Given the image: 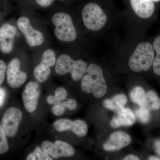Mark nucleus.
Returning a JSON list of instances; mask_svg holds the SVG:
<instances>
[{"label": "nucleus", "instance_id": "f257e3e1", "mask_svg": "<svg viewBox=\"0 0 160 160\" xmlns=\"http://www.w3.org/2000/svg\"><path fill=\"white\" fill-rule=\"evenodd\" d=\"M154 57V49L150 43H140L129 58V68L135 72L147 71L152 65Z\"/></svg>", "mask_w": 160, "mask_h": 160}, {"label": "nucleus", "instance_id": "f03ea898", "mask_svg": "<svg viewBox=\"0 0 160 160\" xmlns=\"http://www.w3.org/2000/svg\"><path fill=\"white\" fill-rule=\"evenodd\" d=\"M52 21L55 26L54 34L58 39L64 42H72L76 40L77 33L69 14L58 12L52 17Z\"/></svg>", "mask_w": 160, "mask_h": 160}, {"label": "nucleus", "instance_id": "7ed1b4c3", "mask_svg": "<svg viewBox=\"0 0 160 160\" xmlns=\"http://www.w3.org/2000/svg\"><path fill=\"white\" fill-rule=\"evenodd\" d=\"M82 17L85 26L91 31H97L106 25L107 17L102 8L96 3L86 4L82 11Z\"/></svg>", "mask_w": 160, "mask_h": 160}, {"label": "nucleus", "instance_id": "20e7f679", "mask_svg": "<svg viewBox=\"0 0 160 160\" xmlns=\"http://www.w3.org/2000/svg\"><path fill=\"white\" fill-rule=\"evenodd\" d=\"M18 28L25 36L29 46L35 47L41 46L44 41V37L41 31L34 29L31 25L29 19L22 17L17 21Z\"/></svg>", "mask_w": 160, "mask_h": 160}, {"label": "nucleus", "instance_id": "39448f33", "mask_svg": "<svg viewBox=\"0 0 160 160\" xmlns=\"http://www.w3.org/2000/svg\"><path fill=\"white\" fill-rule=\"evenodd\" d=\"M22 118V111L18 108L11 107L6 110L2 119V126L7 136L15 135Z\"/></svg>", "mask_w": 160, "mask_h": 160}, {"label": "nucleus", "instance_id": "423d86ee", "mask_svg": "<svg viewBox=\"0 0 160 160\" xmlns=\"http://www.w3.org/2000/svg\"><path fill=\"white\" fill-rule=\"evenodd\" d=\"M42 148L45 152L54 158L70 157L75 154V149L68 143L62 141H56L54 143L48 141L43 142Z\"/></svg>", "mask_w": 160, "mask_h": 160}, {"label": "nucleus", "instance_id": "0eeeda50", "mask_svg": "<svg viewBox=\"0 0 160 160\" xmlns=\"http://www.w3.org/2000/svg\"><path fill=\"white\" fill-rule=\"evenodd\" d=\"M87 72L92 80L93 95L96 98L102 97L107 92V86L102 69L96 64H92L88 67Z\"/></svg>", "mask_w": 160, "mask_h": 160}, {"label": "nucleus", "instance_id": "6e6552de", "mask_svg": "<svg viewBox=\"0 0 160 160\" xmlns=\"http://www.w3.org/2000/svg\"><path fill=\"white\" fill-rule=\"evenodd\" d=\"M21 62L19 59L13 58L9 62L7 68V80L8 84L12 88L22 86L26 82L27 76L26 72L20 70Z\"/></svg>", "mask_w": 160, "mask_h": 160}, {"label": "nucleus", "instance_id": "1a4fd4ad", "mask_svg": "<svg viewBox=\"0 0 160 160\" xmlns=\"http://www.w3.org/2000/svg\"><path fill=\"white\" fill-rule=\"evenodd\" d=\"M39 86L36 82H29L23 92L22 100L24 107L29 112H34L37 108L40 96Z\"/></svg>", "mask_w": 160, "mask_h": 160}, {"label": "nucleus", "instance_id": "9d476101", "mask_svg": "<svg viewBox=\"0 0 160 160\" xmlns=\"http://www.w3.org/2000/svg\"><path fill=\"white\" fill-rule=\"evenodd\" d=\"M131 141V138L129 134L123 132H116L104 143L103 148L106 151H116L128 146Z\"/></svg>", "mask_w": 160, "mask_h": 160}, {"label": "nucleus", "instance_id": "9b49d317", "mask_svg": "<svg viewBox=\"0 0 160 160\" xmlns=\"http://www.w3.org/2000/svg\"><path fill=\"white\" fill-rule=\"evenodd\" d=\"M16 33V28L10 24H4L0 28V49L4 53H9L12 50Z\"/></svg>", "mask_w": 160, "mask_h": 160}, {"label": "nucleus", "instance_id": "f8f14e48", "mask_svg": "<svg viewBox=\"0 0 160 160\" xmlns=\"http://www.w3.org/2000/svg\"><path fill=\"white\" fill-rule=\"evenodd\" d=\"M133 11L142 18H150L153 14L155 6L153 0H130Z\"/></svg>", "mask_w": 160, "mask_h": 160}, {"label": "nucleus", "instance_id": "ddd939ff", "mask_svg": "<svg viewBox=\"0 0 160 160\" xmlns=\"http://www.w3.org/2000/svg\"><path fill=\"white\" fill-rule=\"evenodd\" d=\"M117 113V115L112 118L110 122V125L113 128L131 126L135 122V116L131 109L123 108Z\"/></svg>", "mask_w": 160, "mask_h": 160}, {"label": "nucleus", "instance_id": "4468645a", "mask_svg": "<svg viewBox=\"0 0 160 160\" xmlns=\"http://www.w3.org/2000/svg\"><path fill=\"white\" fill-rule=\"evenodd\" d=\"M75 61L67 54H61L56 62V72L58 75H65L71 72L74 68Z\"/></svg>", "mask_w": 160, "mask_h": 160}, {"label": "nucleus", "instance_id": "2eb2a0df", "mask_svg": "<svg viewBox=\"0 0 160 160\" xmlns=\"http://www.w3.org/2000/svg\"><path fill=\"white\" fill-rule=\"evenodd\" d=\"M130 97L132 101L140 107H146V94L142 87L137 86L133 88L130 92Z\"/></svg>", "mask_w": 160, "mask_h": 160}, {"label": "nucleus", "instance_id": "dca6fc26", "mask_svg": "<svg viewBox=\"0 0 160 160\" xmlns=\"http://www.w3.org/2000/svg\"><path fill=\"white\" fill-rule=\"evenodd\" d=\"M87 68L88 65L86 62L82 60H75L74 68L70 72L72 79L79 81L87 72Z\"/></svg>", "mask_w": 160, "mask_h": 160}, {"label": "nucleus", "instance_id": "f3484780", "mask_svg": "<svg viewBox=\"0 0 160 160\" xmlns=\"http://www.w3.org/2000/svg\"><path fill=\"white\" fill-rule=\"evenodd\" d=\"M51 72L50 68L40 62L35 68L33 74L35 78L41 83H43L48 79Z\"/></svg>", "mask_w": 160, "mask_h": 160}, {"label": "nucleus", "instance_id": "a211bd4d", "mask_svg": "<svg viewBox=\"0 0 160 160\" xmlns=\"http://www.w3.org/2000/svg\"><path fill=\"white\" fill-rule=\"evenodd\" d=\"M152 47L157 53L152 63L153 71L156 74L160 76V36L155 38Z\"/></svg>", "mask_w": 160, "mask_h": 160}, {"label": "nucleus", "instance_id": "6ab92c4d", "mask_svg": "<svg viewBox=\"0 0 160 160\" xmlns=\"http://www.w3.org/2000/svg\"><path fill=\"white\" fill-rule=\"evenodd\" d=\"M71 131L79 137H83L87 133L88 126L82 120H76L72 122Z\"/></svg>", "mask_w": 160, "mask_h": 160}, {"label": "nucleus", "instance_id": "aec40b11", "mask_svg": "<svg viewBox=\"0 0 160 160\" xmlns=\"http://www.w3.org/2000/svg\"><path fill=\"white\" fill-rule=\"evenodd\" d=\"M146 101V107L149 110H157L160 109V99L154 92L150 91L147 92Z\"/></svg>", "mask_w": 160, "mask_h": 160}, {"label": "nucleus", "instance_id": "412c9836", "mask_svg": "<svg viewBox=\"0 0 160 160\" xmlns=\"http://www.w3.org/2000/svg\"><path fill=\"white\" fill-rule=\"evenodd\" d=\"M56 62V54L53 50L48 49L43 52L41 63L50 68L54 66Z\"/></svg>", "mask_w": 160, "mask_h": 160}, {"label": "nucleus", "instance_id": "4be33fe9", "mask_svg": "<svg viewBox=\"0 0 160 160\" xmlns=\"http://www.w3.org/2000/svg\"><path fill=\"white\" fill-rule=\"evenodd\" d=\"M27 160H52L48 153L42 150L39 147H37L33 152L29 153L27 158Z\"/></svg>", "mask_w": 160, "mask_h": 160}, {"label": "nucleus", "instance_id": "5701e85b", "mask_svg": "<svg viewBox=\"0 0 160 160\" xmlns=\"http://www.w3.org/2000/svg\"><path fill=\"white\" fill-rule=\"evenodd\" d=\"M72 122L68 119H62L55 121L53 126L54 129L58 132L71 130Z\"/></svg>", "mask_w": 160, "mask_h": 160}, {"label": "nucleus", "instance_id": "b1692460", "mask_svg": "<svg viewBox=\"0 0 160 160\" xmlns=\"http://www.w3.org/2000/svg\"><path fill=\"white\" fill-rule=\"evenodd\" d=\"M81 89L83 92L90 93L93 91V84L91 76L89 74L86 75L82 79L81 82Z\"/></svg>", "mask_w": 160, "mask_h": 160}, {"label": "nucleus", "instance_id": "393cba45", "mask_svg": "<svg viewBox=\"0 0 160 160\" xmlns=\"http://www.w3.org/2000/svg\"><path fill=\"white\" fill-rule=\"evenodd\" d=\"M135 114L140 121L143 123L148 122L150 118L149 109L146 107H140V108L136 110Z\"/></svg>", "mask_w": 160, "mask_h": 160}, {"label": "nucleus", "instance_id": "a878e982", "mask_svg": "<svg viewBox=\"0 0 160 160\" xmlns=\"http://www.w3.org/2000/svg\"><path fill=\"white\" fill-rule=\"evenodd\" d=\"M9 146L6 137V132L0 125V154H4L9 150Z\"/></svg>", "mask_w": 160, "mask_h": 160}, {"label": "nucleus", "instance_id": "bb28decb", "mask_svg": "<svg viewBox=\"0 0 160 160\" xmlns=\"http://www.w3.org/2000/svg\"><path fill=\"white\" fill-rule=\"evenodd\" d=\"M117 107L119 109L124 108V106L127 103V99L125 94H120L117 95L111 99Z\"/></svg>", "mask_w": 160, "mask_h": 160}, {"label": "nucleus", "instance_id": "cd10ccee", "mask_svg": "<svg viewBox=\"0 0 160 160\" xmlns=\"http://www.w3.org/2000/svg\"><path fill=\"white\" fill-rule=\"evenodd\" d=\"M52 112L56 116H61L66 111V107L63 105V103L56 104L52 108Z\"/></svg>", "mask_w": 160, "mask_h": 160}, {"label": "nucleus", "instance_id": "c85d7f7f", "mask_svg": "<svg viewBox=\"0 0 160 160\" xmlns=\"http://www.w3.org/2000/svg\"><path fill=\"white\" fill-rule=\"evenodd\" d=\"M103 105L105 108L116 112H118L121 110L114 105V103L112 102V100L109 99L104 100L103 102Z\"/></svg>", "mask_w": 160, "mask_h": 160}, {"label": "nucleus", "instance_id": "c756f323", "mask_svg": "<svg viewBox=\"0 0 160 160\" xmlns=\"http://www.w3.org/2000/svg\"><path fill=\"white\" fill-rule=\"evenodd\" d=\"M67 92L65 88L59 87L56 90L55 96L60 101L65 99L67 96Z\"/></svg>", "mask_w": 160, "mask_h": 160}, {"label": "nucleus", "instance_id": "7c9ffc66", "mask_svg": "<svg viewBox=\"0 0 160 160\" xmlns=\"http://www.w3.org/2000/svg\"><path fill=\"white\" fill-rule=\"evenodd\" d=\"M7 66L4 61L0 60V86L4 82L5 80Z\"/></svg>", "mask_w": 160, "mask_h": 160}, {"label": "nucleus", "instance_id": "2f4dec72", "mask_svg": "<svg viewBox=\"0 0 160 160\" xmlns=\"http://www.w3.org/2000/svg\"><path fill=\"white\" fill-rule=\"evenodd\" d=\"M63 105L69 110H74L77 107L78 104L75 100L69 99L66 102H63Z\"/></svg>", "mask_w": 160, "mask_h": 160}, {"label": "nucleus", "instance_id": "473e14b6", "mask_svg": "<svg viewBox=\"0 0 160 160\" xmlns=\"http://www.w3.org/2000/svg\"><path fill=\"white\" fill-rule=\"evenodd\" d=\"M55 0H34L35 2L38 6L42 8H47L51 6Z\"/></svg>", "mask_w": 160, "mask_h": 160}, {"label": "nucleus", "instance_id": "72a5a7b5", "mask_svg": "<svg viewBox=\"0 0 160 160\" xmlns=\"http://www.w3.org/2000/svg\"><path fill=\"white\" fill-rule=\"evenodd\" d=\"M46 102L50 105H56L61 103V101L56 98L55 96L50 95L46 98Z\"/></svg>", "mask_w": 160, "mask_h": 160}, {"label": "nucleus", "instance_id": "f704fd0d", "mask_svg": "<svg viewBox=\"0 0 160 160\" xmlns=\"http://www.w3.org/2000/svg\"><path fill=\"white\" fill-rule=\"evenodd\" d=\"M123 160H140L139 158L134 155L130 154L126 156L124 158Z\"/></svg>", "mask_w": 160, "mask_h": 160}, {"label": "nucleus", "instance_id": "c9c22d12", "mask_svg": "<svg viewBox=\"0 0 160 160\" xmlns=\"http://www.w3.org/2000/svg\"><path fill=\"white\" fill-rule=\"evenodd\" d=\"M155 149L158 154L160 155V140L156 142L155 143Z\"/></svg>", "mask_w": 160, "mask_h": 160}, {"label": "nucleus", "instance_id": "e433bc0d", "mask_svg": "<svg viewBox=\"0 0 160 160\" xmlns=\"http://www.w3.org/2000/svg\"><path fill=\"white\" fill-rule=\"evenodd\" d=\"M5 96H6V92L4 89L0 88V97H5Z\"/></svg>", "mask_w": 160, "mask_h": 160}, {"label": "nucleus", "instance_id": "4c0bfd02", "mask_svg": "<svg viewBox=\"0 0 160 160\" xmlns=\"http://www.w3.org/2000/svg\"><path fill=\"white\" fill-rule=\"evenodd\" d=\"M4 100H5V97H0V107L2 106L3 104H4Z\"/></svg>", "mask_w": 160, "mask_h": 160}, {"label": "nucleus", "instance_id": "58836bf2", "mask_svg": "<svg viewBox=\"0 0 160 160\" xmlns=\"http://www.w3.org/2000/svg\"><path fill=\"white\" fill-rule=\"evenodd\" d=\"M149 160H160V158H158L154 156H152L150 157V158H149Z\"/></svg>", "mask_w": 160, "mask_h": 160}, {"label": "nucleus", "instance_id": "ea45409f", "mask_svg": "<svg viewBox=\"0 0 160 160\" xmlns=\"http://www.w3.org/2000/svg\"><path fill=\"white\" fill-rule=\"evenodd\" d=\"M153 1L154 2H160V0H153Z\"/></svg>", "mask_w": 160, "mask_h": 160}, {"label": "nucleus", "instance_id": "a19ab883", "mask_svg": "<svg viewBox=\"0 0 160 160\" xmlns=\"http://www.w3.org/2000/svg\"><path fill=\"white\" fill-rule=\"evenodd\" d=\"M60 1H65V0H60Z\"/></svg>", "mask_w": 160, "mask_h": 160}]
</instances>
